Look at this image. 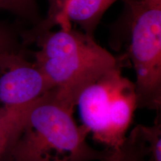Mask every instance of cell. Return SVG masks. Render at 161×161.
I'll return each mask as SVG.
<instances>
[{
	"label": "cell",
	"mask_w": 161,
	"mask_h": 161,
	"mask_svg": "<svg viewBox=\"0 0 161 161\" xmlns=\"http://www.w3.org/2000/svg\"><path fill=\"white\" fill-rule=\"evenodd\" d=\"M73 110L56 99L52 90L26 106L20 130L0 161H101L111 150L86 142L89 130L74 120Z\"/></svg>",
	"instance_id": "1"
},
{
	"label": "cell",
	"mask_w": 161,
	"mask_h": 161,
	"mask_svg": "<svg viewBox=\"0 0 161 161\" xmlns=\"http://www.w3.org/2000/svg\"><path fill=\"white\" fill-rule=\"evenodd\" d=\"M34 63L45 75L58 102L73 110L83 90L120 60L82 31L61 28L40 34Z\"/></svg>",
	"instance_id": "2"
},
{
	"label": "cell",
	"mask_w": 161,
	"mask_h": 161,
	"mask_svg": "<svg viewBox=\"0 0 161 161\" xmlns=\"http://www.w3.org/2000/svg\"><path fill=\"white\" fill-rule=\"evenodd\" d=\"M83 125L93 140L114 150L123 143L137 108L135 84L121 64L86 86L77 103Z\"/></svg>",
	"instance_id": "3"
},
{
	"label": "cell",
	"mask_w": 161,
	"mask_h": 161,
	"mask_svg": "<svg viewBox=\"0 0 161 161\" xmlns=\"http://www.w3.org/2000/svg\"><path fill=\"white\" fill-rule=\"evenodd\" d=\"M130 12L129 55L136 73L137 108L160 111L161 10L123 0Z\"/></svg>",
	"instance_id": "4"
},
{
	"label": "cell",
	"mask_w": 161,
	"mask_h": 161,
	"mask_svg": "<svg viewBox=\"0 0 161 161\" xmlns=\"http://www.w3.org/2000/svg\"><path fill=\"white\" fill-rule=\"evenodd\" d=\"M52 90L45 75L23 50L0 57V108L29 105Z\"/></svg>",
	"instance_id": "5"
},
{
	"label": "cell",
	"mask_w": 161,
	"mask_h": 161,
	"mask_svg": "<svg viewBox=\"0 0 161 161\" xmlns=\"http://www.w3.org/2000/svg\"><path fill=\"white\" fill-rule=\"evenodd\" d=\"M118 0H69L57 25L63 29L71 27L70 23L80 26L82 31L93 36L107 10Z\"/></svg>",
	"instance_id": "6"
},
{
	"label": "cell",
	"mask_w": 161,
	"mask_h": 161,
	"mask_svg": "<svg viewBox=\"0 0 161 161\" xmlns=\"http://www.w3.org/2000/svg\"><path fill=\"white\" fill-rule=\"evenodd\" d=\"M148 146L142 134L132 129L119 148L111 150L101 161H147Z\"/></svg>",
	"instance_id": "7"
},
{
	"label": "cell",
	"mask_w": 161,
	"mask_h": 161,
	"mask_svg": "<svg viewBox=\"0 0 161 161\" xmlns=\"http://www.w3.org/2000/svg\"><path fill=\"white\" fill-rule=\"evenodd\" d=\"M16 110L0 108V159L19 133Z\"/></svg>",
	"instance_id": "8"
},
{
	"label": "cell",
	"mask_w": 161,
	"mask_h": 161,
	"mask_svg": "<svg viewBox=\"0 0 161 161\" xmlns=\"http://www.w3.org/2000/svg\"><path fill=\"white\" fill-rule=\"evenodd\" d=\"M0 10L33 22L35 25L41 20L37 0H0Z\"/></svg>",
	"instance_id": "9"
},
{
	"label": "cell",
	"mask_w": 161,
	"mask_h": 161,
	"mask_svg": "<svg viewBox=\"0 0 161 161\" xmlns=\"http://www.w3.org/2000/svg\"><path fill=\"white\" fill-rule=\"evenodd\" d=\"M47 2L49 4L47 15L45 19H41L34 26L33 29L26 31L29 38H34L40 34L52 30L57 25L58 19L64 13L69 0H47Z\"/></svg>",
	"instance_id": "10"
},
{
	"label": "cell",
	"mask_w": 161,
	"mask_h": 161,
	"mask_svg": "<svg viewBox=\"0 0 161 161\" xmlns=\"http://www.w3.org/2000/svg\"><path fill=\"white\" fill-rule=\"evenodd\" d=\"M142 133L147 141L148 154L147 161H161V119L158 112L154 123L151 125H141Z\"/></svg>",
	"instance_id": "11"
},
{
	"label": "cell",
	"mask_w": 161,
	"mask_h": 161,
	"mask_svg": "<svg viewBox=\"0 0 161 161\" xmlns=\"http://www.w3.org/2000/svg\"><path fill=\"white\" fill-rule=\"evenodd\" d=\"M19 38L21 35L18 36L13 29L0 22V57L8 52L22 50Z\"/></svg>",
	"instance_id": "12"
},
{
	"label": "cell",
	"mask_w": 161,
	"mask_h": 161,
	"mask_svg": "<svg viewBox=\"0 0 161 161\" xmlns=\"http://www.w3.org/2000/svg\"><path fill=\"white\" fill-rule=\"evenodd\" d=\"M148 9L161 10V0H142Z\"/></svg>",
	"instance_id": "13"
}]
</instances>
